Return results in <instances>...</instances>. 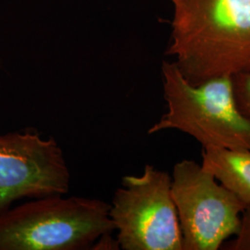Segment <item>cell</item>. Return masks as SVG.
Listing matches in <instances>:
<instances>
[{
    "label": "cell",
    "mask_w": 250,
    "mask_h": 250,
    "mask_svg": "<svg viewBox=\"0 0 250 250\" xmlns=\"http://www.w3.org/2000/svg\"><path fill=\"white\" fill-rule=\"evenodd\" d=\"M166 54L192 84L250 72V0H170Z\"/></svg>",
    "instance_id": "obj_1"
},
{
    "label": "cell",
    "mask_w": 250,
    "mask_h": 250,
    "mask_svg": "<svg viewBox=\"0 0 250 250\" xmlns=\"http://www.w3.org/2000/svg\"><path fill=\"white\" fill-rule=\"evenodd\" d=\"M232 87L236 103L242 113L250 119V72L232 76Z\"/></svg>",
    "instance_id": "obj_8"
},
{
    "label": "cell",
    "mask_w": 250,
    "mask_h": 250,
    "mask_svg": "<svg viewBox=\"0 0 250 250\" xmlns=\"http://www.w3.org/2000/svg\"><path fill=\"white\" fill-rule=\"evenodd\" d=\"M202 167L250 206V150L204 147Z\"/></svg>",
    "instance_id": "obj_7"
},
{
    "label": "cell",
    "mask_w": 250,
    "mask_h": 250,
    "mask_svg": "<svg viewBox=\"0 0 250 250\" xmlns=\"http://www.w3.org/2000/svg\"><path fill=\"white\" fill-rule=\"evenodd\" d=\"M161 71L168 110L148 134L178 130L194 137L203 148L250 150V119L236 103L232 77L192 84L174 62H163Z\"/></svg>",
    "instance_id": "obj_2"
},
{
    "label": "cell",
    "mask_w": 250,
    "mask_h": 250,
    "mask_svg": "<svg viewBox=\"0 0 250 250\" xmlns=\"http://www.w3.org/2000/svg\"><path fill=\"white\" fill-rule=\"evenodd\" d=\"M109 208L96 198H36L0 214V250L92 249L99 237L115 231Z\"/></svg>",
    "instance_id": "obj_3"
},
{
    "label": "cell",
    "mask_w": 250,
    "mask_h": 250,
    "mask_svg": "<svg viewBox=\"0 0 250 250\" xmlns=\"http://www.w3.org/2000/svg\"><path fill=\"white\" fill-rule=\"evenodd\" d=\"M235 238L226 244L225 250H250V206L243 211L239 229Z\"/></svg>",
    "instance_id": "obj_9"
},
{
    "label": "cell",
    "mask_w": 250,
    "mask_h": 250,
    "mask_svg": "<svg viewBox=\"0 0 250 250\" xmlns=\"http://www.w3.org/2000/svg\"><path fill=\"white\" fill-rule=\"evenodd\" d=\"M183 250H217L234 236L248 207L201 164L179 161L171 174Z\"/></svg>",
    "instance_id": "obj_5"
},
{
    "label": "cell",
    "mask_w": 250,
    "mask_h": 250,
    "mask_svg": "<svg viewBox=\"0 0 250 250\" xmlns=\"http://www.w3.org/2000/svg\"><path fill=\"white\" fill-rule=\"evenodd\" d=\"M109 217L120 250H183L178 213L171 196V176L146 164L138 176L122 179Z\"/></svg>",
    "instance_id": "obj_4"
},
{
    "label": "cell",
    "mask_w": 250,
    "mask_h": 250,
    "mask_svg": "<svg viewBox=\"0 0 250 250\" xmlns=\"http://www.w3.org/2000/svg\"><path fill=\"white\" fill-rule=\"evenodd\" d=\"M71 173L53 137L35 129L0 134V214L17 199L63 196Z\"/></svg>",
    "instance_id": "obj_6"
}]
</instances>
